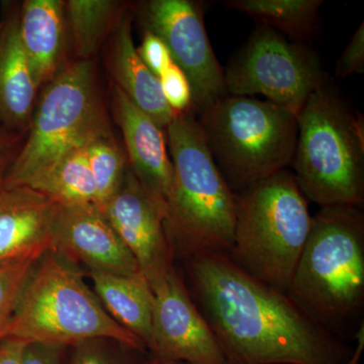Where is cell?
Segmentation results:
<instances>
[{"label": "cell", "mask_w": 364, "mask_h": 364, "mask_svg": "<svg viewBox=\"0 0 364 364\" xmlns=\"http://www.w3.org/2000/svg\"><path fill=\"white\" fill-rule=\"evenodd\" d=\"M51 250L90 272L112 275L140 273L138 263L95 203L60 207L53 221Z\"/></svg>", "instance_id": "13"}, {"label": "cell", "mask_w": 364, "mask_h": 364, "mask_svg": "<svg viewBox=\"0 0 364 364\" xmlns=\"http://www.w3.org/2000/svg\"><path fill=\"white\" fill-rule=\"evenodd\" d=\"M114 111L123 134L129 167L144 188L167 205L173 166L164 129L117 86H114Z\"/></svg>", "instance_id": "14"}, {"label": "cell", "mask_w": 364, "mask_h": 364, "mask_svg": "<svg viewBox=\"0 0 364 364\" xmlns=\"http://www.w3.org/2000/svg\"><path fill=\"white\" fill-rule=\"evenodd\" d=\"M312 225L294 174L282 170L236 193L230 259L254 279L287 291Z\"/></svg>", "instance_id": "6"}, {"label": "cell", "mask_w": 364, "mask_h": 364, "mask_svg": "<svg viewBox=\"0 0 364 364\" xmlns=\"http://www.w3.org/2000/svg\"><path fill=\"white\" fill-rule=\"evenodd\" d=\"M100 208L154 291L174 269L165 231L167 205L151 195L128 167L121 186Z\"/></svg>", "instance_id": "11"}, {"label": "cell", "mask_w": 364, "mask_h": 364, "mask_svg": "<svg viewBox=\"0 0 364 364\" xmlns=\"http://www.w3.org/2000/svg\"><path fill=\"white\" fill-rule=\"evenodd\" d=\"M294 179L306 200L322 207L364 202V123L327 82L296 116Z\"/></svg>", "instance_id": "5"}, {"label": "cell", "mask_w": 364, "mask_h": 364, "mask_svg": "<svg viewBox=\"0 0 364 364\" xmlns=\"http://www.w3.org/2000/svg\"><path fill=\"white\" fill-rule=\"evenodd\" d=\"M224 75L229 95H263L296 117L327 82L315 53L261 26L229 62Z\"/></svg>", "instance_id": "9"}, {"label": "cell", "mask_w": 364, "mask_h": 364, "mask_svg": "<svg viewBox=\"0 0 364 364\" xmlns=\"http://www.w3.org/2000/svg\"><path fill=\"white\" fill-rule=\"evenodd\" d=\"M41 256H33L0 267V340L4 339L28 274Z\"/></svg>", "instance_id": "24"}, {"label": "cell", "mask_w": 364, "mask_h": 364, "mask_svg": "<svg viewBox=\"0 0 364 364\" xmlns=\"http://www.w3.org/2000/svg\"><path fill=\"white\" fill-rule=\"evenodd\" d=\"M154 293L150 355L191 364H229L214 333L176 269Z\"/></svg>", "instance_id": "12"}, {"label": "cell", "mask_w": 364, "mask_h": 364, "mask_svg": "<svg viewBox=\"0 0 364 364\" xmlns=\"http://www.w3.org/2000/svg\"><path fill=\"white\" fill-rule=\"evenodd\" d=\"M85 151L97 186L98 205L102 207L123 181L129 167L126 152L117 145L111 131L90 139Z\"/></svg>", "instance_id": "23"}, {"label": "cell", "mask_w": 364, "mask_h": 364, "mask_svg": "<svg viewBox=\"0 0 364 364\" xmlns=\"http://www.w3.org/2000/svg\"><path fill=\"white\" fill-rule=\"evenodd\" d=\"M109 341L112 340L91 339L74 345L70 364H136L133 356L127 354L132 348L123 347L117 354Z\"/></svg>", "instance_id": "25"}, {"label": "cell", "mask_w": 364, "mask_h": 364, "mask_svg": "<svg viewBox=\"0 0 364 364\" xmlns=\"http://www.w3.org/2000/svg\"><path fill=\"white\" fill-rule=\"evenodd\" d=\"M4 338L63 348L109 339L146 351L143 342L105 311L76 265L52 250L46 251L31 270Z\"/></svg>", "instance_id": "4"}, {"label": "cell", "mask_w": 364, "mask_h": 364, "mask_svg": "<svg viewBox=\"0 0 364 364\" xmlns=\"http://www.w3.org/2000/svg\"><path fill=\"white\" fill-rule=\"evenodd\" d=\"M136 364H191L188 363H183V361H174L167 360V359H162L155 358V356L150 355L149 358L143 359V360L138 361Z\"/></svg>", "instance_id": "33"}, {"label": "cell", "mask_w": 364, "mask_h": 364, "mask_svg": "<svg viewBox=\"0 0 364 364\" xmlns=\"http://www.w3.org/2000/svg\"><path fill=\"white\" fill-rule=\"evenodd\" d=\"M198 121L213 159L235 193L293 161L296 117L268 100L228 95Z\"/></svg>", "instance_id": "7"}, {"label": "cell", "mask_w": 364, "mask_h": 364, "mask_svg": "<svg viewBox=\"0 0 364 364\" xmlns=\"http://www.w3.org/2000/svg\"><path fill=\"white\" fill-rule=\"evenodd\" d=\"M158 79L163 97L172 111L177 114L193 111V90L178 66L172 63Z\"/></svg>", "instance_id": "26"}, {"label": "cell", "mask_w": 364, "mask_h": 364, "mask_svg": "<svg viewBox=\"0 0 364 364\" xmlns=\"http://www.w3.org/2000/svg\"><path fill=\"white\" fill-rule=\"evenodd\" d=\"M364 72V23L353 33L335 67V77L347 78Z\"/></svg>", "instance_id": "27"}, {"label": "cell", "mask_w": 364, "mask_h": 364, "mask_svg": "<svg viewBox=\"0 0 364 364\" xmlns=\"http://www.w3.org/2000/svg\"><path fill=\"white\" fill-rule=\"evenodd\" d=\"M18 11L9 6L0 20V124L26 135L40 86L21 45Z\"/></svg>", "instance_id": "16"}, {"label": "cell", "mask_w": 364, "mask_h": 364, "mask_svg": "<svg viewBox=\"0 0 364 364\" xmlns=\"http://www.w3.org/2000/svg\"><path fill=\"white\" fill-rule=\"evenodd\" d=\"M136 11L144 32L153 33L164 43L173 63L188 77L196 114L229 95L224 69L208 39L200 2L149 0L141 2Z\"/></svg>", "instance_id": "10"}, {"label": "cell", "mask_w": 364, "mask_h": 364, "mask_svg": "<svg viewBox=\"0 0 364 364\" xmlns=\"http://www.w3.org/2000/svg\"><path fill=\"white\" fill-rule=\"evenodd\" d=\"M364 324L360 326V328L358 330V332L355 333L354 337L356 338V341H358V344H356L355 347H353V352H352V356L350 361H349V364H359V361H360L361 353H363L364 348Z\"/></svg>", "instance_id": "32"}, {"label": "cell", "mask_w": 364, "mask_h": 364, "mask_svg": "<svg viewBox=\"0 0 364 364\" xmlns=\"http://www.w3.org/2000/svg\"><path fill=\"white\" fill-rule=\"evenodd\" d=\"M23 188L37 191L60 207L98 205L97 186L86 159L85 145L69 151L46 167Z\"/></svg>", "instance_id": "20"}, {"label": "cell", "mask_w": 364, "mask_h": 364, "mask_svg": "<svg viewBox=\"0 0 364 364\" xmlns=\"http://www.w3.org/2000/svg\"><path fill=\"white\" fill-rule=\"evenodd\" d=\"M95 294L117 323L147 346L152 328L154 293L142 273L112 275L90 272ZM147 350V349H146Z\"/></svg>", "instance_id": "19"}, {"label": "cell", "mask_w": 364, "mask_h": 364, "mask_svg": "<svg viewBox=\"0 0 364 364\" xmlns=\"http://www.w3.org/2000/svg\"><path fill=\"white\" fill-rule=\"evenodd\" d=\"M123 4L112 0H69L65 1L66 20L79 60H90L107 33L112 32Z\"/></svg>", "instance_id": "22"}, {"label": "cell", "mask_w": 364, "mask_h": 364, "mask_svg": "<svg viewBox=\"0 0 364 364\" xmlns=\"http://www.w3.org/2000/svg\"><path fill=\"white\" fill-rule=\"evenodd\" d=\"M173 182L165 231L176 256L229 254L236 222V193L218 168L193 111L165 129Z\"/></svg>", "instance_id": "3"}, {"label": "cell", "mask_w": 364, "mask_h": 364, "mask_svg": "<svg viewBox=\"0 0 364 364\" xmlns=\"http://www.w3.org/2000/svg\"><path fill=\"white\" fill-rule=\"evenodd\" d=\"M65 1L26 0L18 11L21 45L40 88L63 68Z\"/></svg>", "instance_id": "18"}, {"label": "cell", "mask_w": 364, "mask_h": 364, "mask_svg": "<svg viewBox=\"0 0 364 364\" xmlns=\"http://www.w3.org/2000/svg\"><path fill=\"white\" fill-rule=\"evenodd\" d=\"M63 347L40 343H26L21 364H61Z\"/></svg>", "instance_id": "30"}, {"label": "cell", "mask_w": 364, "mask_h": 364, "mask_svg": "<svg viewBox=\"0 0 364 364\" xmlns=\"http://www.w3.org/2000/svg\"><path fill=\"white\" fill-rule=\"evenodd\" d=\"M186 264L191 298L228 363L349 364L353 347L227 254H203Z\"/></svg>", "instance_id": "1"}, {"label": "cell", "mask_w": 364, "mask_h": 364, "mask_svg": "<svg viewBox=\"0 0 364 364\" xmlns=\"http://www.w3.org/2000/svg\"><path fill=\"white\" fill-rule=\"evenodd\" d=\"M111 131L90 60L65 64L45 85L4 188H21L90 139Z\"/></svg>", "instance_id": "8"}, {"label": "cell", "mask_w": 364, "mask_h": 364, "mask_svg": "<svg viewBox=\"0 0 364 364\" xmlns=\"http://www.w3.org/2000/svg\"><path fill=\"white\" fill-rule=\"evenodd\" d=\"M355 205L322 207L287 293L342 340L364 324V214Z\"/></svg>", "instance_id": "2"}, {"label": "cell", "mask_w": 364, "mask_h": 364, "mask_svg": "<svg viewBox=\"0 0 364 364\" xmlns=\"http://www.w3.org/2000/svg\"><path fill=\"white\" fill-rule=\"evenodd\" d=\"M136 51L144 64L156 77H159L173 63L171 55L164 43L149 32H144L142 43L140 47L136 48Z\"/></svg>", "instance_id": "28"}, {"label": "cell", "mask_w": 364, "mask_h": 364, "mask_svg": "<svg viewBox=\"0 0 364 364\" xmlns=\"http://www.w3.org/2000/svg\"><path fill=\"white\" fill-rule=\"evenodd\" d=\"M109 60L117 83L114 86L165 130L177 114L163 97L159 79L144 64L136 51L129 14H122L112 30Z\"/></svg>", "instance_id": "17"}, {"label": "cell", "mask_w": 364, "mask_h": 364, "mask_svg": "<svg viewBox=\"0 0 364 364\" xmlns=\"http://www.w3.org/2000/svg\"><path fill=\"white\" fill-rule=\"evenodd\" d=\"M25 342L4 338L0 340V364H21Z\"/></svg>", "instance_id": "31"}, {"label": "cell", "mask_w": 364, "mask_h": 364, "mask_svg": "<svg viewBox=\"0 0 364 364\" xmlns=\"http://www.w3.org/2000/svg\"><path fill=\"white\" fill-rule=\"evenodd\" d=\"M26 135L0 124V189L4 188L7 174L20 153Z\"/></svg>", "instance_id": "29"}, {"label": "cell", "mask_w": 364, "mask_h": 364, "mask_svg": "<svg viewBox=\"0 0 364 364\" xmlns=\"http://www.w3.org/2000/svg\"><path fill=\"white\" fill-rule=\"evenodd\" d=\"M56 210L33 189H0V267L51 250Z\"/></svg>", "instance_id": "15"}, {"label": "cell", "mask_w": 364, "mask_h": 364, "mask_svg": "<svg viewBox=\"0 0 364 364\" xmlns=\"http://www.w3.org/2000/svg\"><path fill=\"white\" fill-rule=\"evenodd\" d=\"M225 6L247 14L291 42L304 44L315 37L322 0H227Z\"/></svg>", "instance_id": "21"}]
</instances>
